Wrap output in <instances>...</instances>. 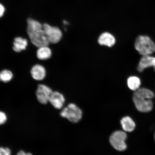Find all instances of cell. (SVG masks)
Instances as JSON below:
<instances>
[{
  "instance_id": "cell-11",
  "label": "cell",
  "mask_w": 155,
  "mask_h": 155,
  "mask_svg": "<svg viewBox=\"0 0 155 155\" xmlns=\"http://www.w3.org/2000/svg\"><path fill=\"white\" fill-rule=\"evenodd\" d=\"M98 41L100 45L111 47L115 45L116 40L113 35L109 32H105L103 33L99 37Z\"/></svg>"
},
{
  "instance_id": "cell-3",
  "label": "cell",
  "mask_w": 155,
  "mask_h": 155,
  "mask_svg": "<svg viewBox=\"0 0 155 155\" xmlns=\"http://www.w3.org/2000/svg\"><path fill=\"white\" fill-rule=\"evenodd\" d=\"M60 115L72 123H77L82 119V112L75 104H70L61 110Z\"/></svg>"
},
{
  "instance_id": "cell-6",
  "label": "cell",
  "mask_w": 155,
  "mask_h": 155,
  "mask_svg": "<svg viewBox=\"0 0 155 155\" xmlns=\"http://www.w3.org/2000/svg\"><path fill=\"white\" fill-rule=\"evenodd\" d=\"M43 28L50 43H58L62 38V32L57 27L51 26L46 23L43 25Z\"/></svg>"
},
{
  "instance_id": "cell-24",
  "label": "cell",
  "mask_w": 155,
  "mask_h": 155,
  "mask_svg": "<svg viewBox=\"0 0 155 155\" xmlns=\"http://www.w3.org/2000/svg\"><path fill=\"white\" fill-rule=\"evenodd\" d=\"M0 81H1V79H0Z\"/></svg>"
},
{
  "instance_id": "cell-14",
  "label": "cell",
  "mask_w": 155,
  "mask_h": 155,
  "mask_svg": "<svg viewBox=\"0 0 155 155\" xmlns=\"http://www.w3.org/2000/svg\"><path fill=\"white\" fill-rule=\"evenodd\" d=\"M36 55L39 59L45 61L51 57L52 51L48 46H41L38 48L36 52Z\"/></svg>"
},
{
  "instance_id": "cell-17",
  "label": "cell",
  "mask_w": 155,
  "mask_h": 155,
  "mask_svg": "<svg viewBox=\"0 0 155 155\" xmlns=\"http://www.w3.org/2000/svg\"><path fill=\"white\" fill-rule=\"evenodd\" d=\"M13 78V74L10 71L7 69L3 70L0 72V79L5 83H7L11 81Z\"/></svg>"
},
{
  "instance_id": "cell-20",
  "label": "cell",
  "mask_w": 155,
  "mask_h": 155,
  "mask_svg": "<svg viewBox=\"0 0 155 155\" xmlns=\"http://www.w3.org/2000/svg\"><path fill=\"white\" fill-rule=\"evenodd\" d=\"M5 11V8L2 4L0 3V18L4 15Z\"/></svg>"
},
{
  "instance_id": "cell-12",
  "label": "cell",
  "mask_w": 155,
  "mask_h": 155,
  "mask_svg": "<svg viewBox=\"0 0 155 155\" xmlns=\"http://www.w3.org/2000/svg\"><path fill=\"white\" fill-rule=\"evenodd\" d=\"M28 45V41L26 39L18 37L15 38L13 49L15 52L19 53L26 50Z\"/></svg>"
},
{
  "instance_id": "cell-22",
  "label": "cell",
  "mask_w": 155,
  "mask_h": 155,
  "mask_svg": "<svg viewBox=\"0 0 155 155\" xmlns=\"http://www.w3.org/2000/svg\"><path fill=\"white\" fill-rule=\"evenodd\" d=\"M154 70L155 72V67L154 68Z\"/></svg>"
},
{
  "instance_id": "cell-10",
  "label": "cell",
  "mask_w": 155,
  "mask_h": 155,
  "mask_svg": "<svg viewBox=\"0 0 155 155\" xmlns=\"http://www.w3.org/2000/svg\"><path fill=\"white\" fill-rule=\"evenodd\" d=\"M30 72L32 78L36 81L43 80L46 76L45 68L41 65H35L32 68Z\"/></svg>"
},
{
  "instance_id": "cell-13",
  "label": "cell",
  "mask_w": 155,
  "mask_h": 155,
  "mask_svg": "<svg viewBox=\"0 0 155 155\" xmlns=\"http://www.w3.org/2000/svg\"><path fill=\"white\" fill-rule=\"evenodd\" d=\"M120 123L122 129L125 132H131L135 128V122L129 116H125L122 118Z\"/></svg>"
},
{
  "instance_id": "cell-21",
  "label": "cell",
  "mask_w": 155,
  "mask_h": 155,
  "mask_svg": "<svg viewBox=\"0 0 155 155\" xmlns=\"http://www.w3.org/2000/svg\"><path fill=\"white\" fill-rule=\"evenodd\" d=\"M17 155H32L30 153H26L23 150H20L17 153Z\"/></svg>"
},
{
  "instance_id": "cell-1",
  "label": "cell",
  "mask_w": 155,
  "mask_h": 155,
  "mask_svg": "<svg viewBox=\"0 0 155 155\" xmlns=\"http://www.w3.org/2000/svg\"><path fill=\"white\" fill-rule=\"evenodd\" d=\"M154 96V92L150 89L140 88L134 93L133 101L139 111L150 112L153 109L152 99Z\"/></svg>"
},
{
  "instance_id": "cell-15",
  "label": "cell",
  "mask_w": 155,
  "mask_h": 155,
  "mask_svg": "<svg viewBox=\"0 0 155 155\" xmlns=\"http://www.w3.org/2000/svg\"><path fill=\"white\" fill-rule=\"evenodd\" d=\"M141 84L140 79L136 76L130 77L127 80V85L130 90L135 91L139 88Z\"/></svg>"
},
{
  "instance_id": "cell-9",
  "label": "cell",
  "mask_w": 155,
  "mask_h": 155,
  "mask_svg": "<svg viewBox=\"0 0 155 155\" xmlns=\"http://www.w3.org/2000/svg\"><path fill=\"white\" fill-rule=\"evenodd\" d=\"M65 102L64 97L61 93L58 91L52 92L49 100V102L54 108L61 109L63 107Z\"/></svg>"
},
{
  "instance_id": "cell-18",
  "label": "cell",
  "mask_w": 155,
  "mask_h": 155,
  "mask_svg": "<svg viewBox=\"0 0 155 155\" xmlns=\"http://www.w3.org/2000/svg\"><path fill=\"white\" fill-rule=\"evenodd\" d=\"M7 117L4 112L0 111V125H3L6 122Z\"/></svg>"
},
{
  "instance_id": "cell-19",
  "label": "cell",
  "mask_w": 155,
  "mask_h": 155,
  "mask_svg": "<svg viewBox=\"0 0 155 155\" xmlns=\"http://www.w3.org/2000/svg\"><path fill=\"white\" fill-rule=\"evenodd\" d=\"M11 152L10 149L8 148L0 147V155H11Z\"/></svg>"
},
{
  "instance_id": "cell-23",
  "label": "cell",
  "mask_w": 155,
  "mask_h": 155,
  "mask_svg": "<svg viewBox=\"0 0 155 155\" xmlns=\"http://www.w3.org/2000/svg\"><path fill=\"white\" fill-rule=\"evenodd\" d=\"M154 138H155V135H154Z\"/></svg>"
},
{
  "instance_id": "cell-7",
  "label": "cell",
  "mask_w": 155,
  "mask_h": 155,
  "mask_svg": "<svg viewBox=\"0 0 155 155\" xmlns=\"http://www.w3.org/2000/svg\"><path fill=\"white\" fill-rule=\"evenodd\" d=\"M53 92L51 88L46 85H38L36 92V96L38 101L42 104H48Z\"/></svg>"
},
{
  "instance_id": "cell-5",
  "label": "cell",
  "mask_w": 155,
  "mask_h": 155,
  "mask_svg": "<svg viewBox=\"0 0 155 155\" xmlns=\"http://www.w3.org/2000/svg\"><path fill=\"white\" fill-rule=\"evenodd\" d=\"M31 41L38 48L48 46L50 42L48 40L43 28L40 30L27 32Z\"/></svg>"
},
{
  "instance_id": "cell-16",
  "label": "cell",
  "mask_w": 155,
  "mask_h": 155,
  "mask_svg": "<svg viewBox=\"0 0 155 155\" xmlns=\"http://www.w3.org/2000/svg\"><path fill=\"white\" fill-rule=\"evenodd\" d=\"M27 32L33 31L43 28V25L38 21L29 18L27 20Z\"/></svg>"
},
{
  "instance_id": "cell-4",
  "label": "cell",
  "mask_w": 155,
  "mask_h": 155,
  "mask_svg": "<svg viewBox=\"0 0 155 155\" xmlns=\"http://www.w3.org/2000/svg\"><path fill=\"white\" fill-rule=\"evenodd\" d=\"M127 135L125 131L117 130L114 132L110 136V142L113 148L119 151L125 150L127 148L125 141Z\"/></svg>"
},
{
  "instance_id": "cell-2",
  "label": "cell",
  "mask_w": 155,
  "mask_h": 155,
  "mask_svg": "<svg viewBox=\"0 0 155 155\" xmlns=\"http://www.w3.org/2000/svg\"><path fill=\"white\" fill-rule=\"evenodd\" d=\"M134 47L139 54L143 56L151 55L155 52V44L150 37L140 35L136 39Z\"/></svg>"
},
{
  "instance_id": "cell-8",
  "label": "cell",
  "mask_w": 155,
  "mask_h": 155,
  "mask_svg": "<svg viewBox=\"0 0 155 155\" xmlns=\"http://www.w3.org/2000/svg\"><path fill=\"white\" fill-rule=\"evenodd\" d=\"M155 67V57L151 55L143 56L137 66V70L139 72H142L148 68Z\"/></svg>"
}]
</instances>
